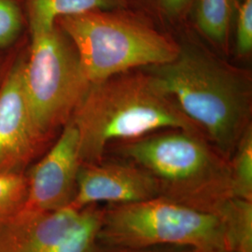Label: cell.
<instances>
[{
    "mask_svg": "<svg viewBox=\"0 0 252 252\" xmlns=\"http://www.w3.org/2000/svg\"><path fill=\"white\" fill-rule=\"evenodd\" d=\"M176 100L184 114L230 160L252 126V77L194 43L180 44L168 63L145 67Z\"/></svg>",
    "mask_w": 252,
    "mask_h": 252,
    "instance_id": "6da1fadb",
    "label": "cell"
},
{
    "mask_svg": "<svg viewBox=\"0 0 252 252\" xmlns=\"http://www.w3.org/2000/svg\"><path fill=\"white\" fill-rule=\"evenodd\" d=\"M27 192V176L22 173H0V219L21 210Z\"/></svg>",
    "mask_w": 252,
    "mask_h": 252,
    "instance_id": "2e32d148",
    "label": "cell"
},
{
    "mask_svg": "<svg viewBox=\"0 0 252 252\" xmlns=\"http://www.w3.org/2000/svg\"><path fill=\"white\" fill-rule=\"evenodd\" d=\"M235 52L240 58L251 56L252 52V0H239L234 14Z\"/></svg>",
    "mask_w": 252,
    "mask_h": 252,
    "instance_id": "e0dca14e",
    "label": "cell"
},
{
    "mask_svg": "<svg viewBox=\"0 0 252 252\" xmlns=\"http://www.w3.org/2000/svg\"><path fill=\"white\" fill-rule=\"evenodd\" d=\"M81 165L79 132L69 120L51 149L27 176V198L23 208L51 212L69 207Z\"/></svg>",
    "mask_w": 252,
    "mask_h": 252,
    "instance_id": "52a82bcc",
    "label": "cell"
},
{
    "mask_svg": "<svg viewBox=\"0 0 252 252\" xmlns=\"http://www.w3.org/2000/svg\"><path fill=\"white\" fill-rule=\"evenodd\" d=\"M98 245L231 252L220 215L162 196L103 207Z\"/></svg>",
    "mask_w": 252,
    "mask_h": 252,
    "instance_id": "5b68a950",
    "label": "cell"
},
{
    "mask_svg": "<svg viewBox=\"0 0 252 252\" xmlns=\"http://www.w3.org/2000/svg\"><path fill=\"white\" fill-rule=\"evenodd\" d=\"M108 150L144 169L162 197L219 215L234 197L229 160L199 133L162 130Z\"/></svg>",
    "mask_w": 252,
    "mask_h": 252,
    "instance_id": "3957f363",
    "label": "cell"
},
{
    "mask_svg": "<svg viewBox=\"0 0 252 252\" xmlns=\"http://www.w3.org/2000/svg\"><path fill=\"white\" fill-rule=\"evenodd\" d=\"M70 120L79 132L81 163L102 161L110 145L162 130L183 129L203 135L145 68L91 83Z\"/></svg>",
    "mask_w": 252,
    "mask_h": 252,
    "instance_id": "7a4b0ae2",
    "label": "cell"
},
{
    "mask_svg": "<svg viewBox=\"0 0 252 252\" xmlns=\"http://www.w3.org/2000/svg\"><path fill=\"white\" fill-rule=\"evenodd\" d=\"M229 162L234 197L252 200V126L244 133Z\"/></svg>",
    "mask_w": 252,
    "mask_h": 252,
    "instance_id": "5bb4252c",
    "label": "cell"
},
{
    "mask_svg": "<svg viewBox=\"0 0 252 252\" xmlns=\"http://www.w3.org/2000/svg\"><path fill=\"white\" fill-rule=\"evenodd\" d=\"M131 9L155 22L179 26L189 20L193 0H131Z\"/></svg>",
    "mask_w": 252,
    "mask_h": 252,
    "instance_id": "9a60e30c",
    "label": "cell"
},
{
    "mask_svg": "<svg viewBox=\"0 0 252 252\" xmlns=\"http://www.w3.org/2000/svg\"><path fill=\"white\" fill-rule=\"evenodd\" d=\"M24 60L0 86V173H21L48 144L31 116L24 86Z\"/></svg>",
    "mask_w": 252,
    "mask_h": 252,
    "instance_id": "ba28073f",
    "label": "cell"
},
{
    "mask_svg": "<svg viewBox=\"0 0 252 252\" xmlns=\"http://www.w3.org/2000/svg\"><path fill=\"white\" fill-rule=\"evenodd\" d=\"M239 0H193L189 17L199 33L218 49L227 51Z\"/></svg>",
    "mask_w": 252,
    "mask_h": 252,
    "instance_id": "7c38bea8",
    "label": "cell"
},
{
    "mask_svg": "<svg viewBox=\"0 0 252 252\" xmlns=\"http://www.w3.org/2000/svg\"><path fill=\"white\" fill-rule=\"evenodd\" d=\"M30 33L51 29L59 18L96 9H131V0H26Z\"/></svg>",
    "mask_w": 252,
    "mask_h": 252,
    "instance_id": "8fae6325",
    "label": "cell"
},
{
    "mask_svg": "<svg viewBox=\"0 0 252 252\" xmlns=\"http://www.w3.org/2000/svg\"><path fill=\"white\" fill-rule=\"evenodd\" d=\"M220 216L231 252H252V200L232 197Z\"/></svg>",
    "mask_w": 252,
    "mask_h": 252,
    "instance_id": "4fadbf2b",
    "label": "cell"
},
{
    "mask_svg": "<svg viewBox=\"0 0 252 252\" xmlns=\"http://www.w3.org/2000/svg\"><path fill=\"white\" fill-rule=\"evenodd\" d=\"M94 252H195L188 248L180 247H109L98 245Z\"/></svg>",
    "mask_w": 252,
    "mask_h": 252,
    "instance_id": "d6986e66",
    "label": "cell"
},
{
    "mask_svg": "<svg viewBox=\"0 0 252 252\" xmlns=\"http://www.w3.org/2000/svg\"><path fill=\"white\" fill-rule=\"evenodd\" d=\"M82 209L64 207L51 212L22 208L0 219V252H53L77 225Z\"/></svg>",
    "mask_w": 252,
    "mask_h": 252,
    "instance_id": "30bf717a",
    "label": "cell"
},
{
    "mask_svg": "<svg viewBox=\"0 0 252 252\" xmlns=\"http://www.w3.org/2000/svg\"><path fill=\"white\" fill-rule=\"evenodd\" d=\"M56 25L71 40L91 83L168 63L180 51L171 36L134 9L91 10Z\"/></svg>",
    "mask_w": 252,
    "mask_h": 252,
    "instance_id": "277c9868",
    "label": "cell"
},
{
    "mask_svg": "<svg viewBox=\"0 0 252 252\" xmlns=\"http://www.w3.org/2000/svg\"><path fill=\"white\" fill-rule=\"evenodd\" d=\"M160 196L153 178L127 160L81 163L70 206L82 209L92 205H124Z\"/></svg>",
    "mask_w": 252,
    "mask_h": 252,
    "instance_id": "9c48e42d",
    "label": "cell"
},
{
    "mask_svg": "<svg viewBox=\"0 0 252 252\" xmlns=\"http://www.w3.org/2000/svg\"><path fill=\"white\" fill-rule=\"evenodd\" d=\"M23 22L18 0H0V48L10 45L18 37Z\"/></svg>",
    "mask_w": 252,
    "mask_h": 252,
    "instance_id": "ac0fdd59",
    "label": "cell"
},
{
    "mask_svg": "<svg viewBox=\"0 0 252 252\" xmlns=\"http://www.w3.org/2000/svg\"><path fill=\"white\" fill-rule=\"evenodd\" d=\"M23 74L34 125L48 143L72 117L91 82L71 40L57 25L31 33Z\"/></svg>",
    "mask_w": 252,
    "mask_h": 252,
    "instance_id": "8992f818",
    "label": "cell"
}]
</instances>
